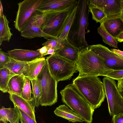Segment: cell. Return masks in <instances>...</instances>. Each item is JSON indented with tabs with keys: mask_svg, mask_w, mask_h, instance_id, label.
<instances>
[{
	"mask_svg": "<svg viewBox=\"0 0 123 123\" xmlns=\"http://www.w3.org/2000/svg\"><path fill=\"white\" fill-rule=\"evenodd\" d=\"M73 84L80 93L95 110L99 108L106 97L103 82L97 76H78Z\"/></svg>",
	"mask_w": 123,
	"mask_h": 123,
	"instance_id": "1",
	"label": "cell"
},
{
	"mask_svg": "<svg viewBox=\"0 0 123 123\" xmlns=\"http://www.w3.org/2000/svg\"><path fill=\"white\" fill-rule=\"evenodd\" d=\"M88 0H78L75 15L69 30L67 39L80 50L88 47L85 38L88 25Z\"/></svg>",
	"mask_w": 123,
	"mask_h": 123,
	"instance_id": "2",
	"label": "cell"
},
{
	"mask_svg": "<svg viewBox=\"0 0 123 123\" xmlns=\"http://www.w3.org/2000/svg\"><path fill=\"white\" fill-rule=\"evenodd\" d=\"M104 59L89 46L80 51L78 59L76 63L78 76L92 75L104 76L113 71L105 66Z\"/></svg>",
	"mask_w": 123,
	"mask_h": 123,
	"instance_id": "3",
	"label": "cell"
},
{
	"mask_svg": "<svg viewBox=\"0 0 123 123\" xmlns=\"http://www.w3.org/2000/svg\"><path fill=\"white\" fill-rule=\"evenodd\" d=\"M60 93L62 102L79 115L84 122L91 123L94 109L81 95L72 83L67 85Z\"/></svg>",
	"mask_w": 123,
	"mask_h": 123,
	"instance_id": "4",
	"label": "cell"
},
{
	"mask_svg": "<svg viewBox=\"0 0 123 123\" xmlns=\"http://www.w3.org/2000/svg\"><path fill=\"white\" fill-rule=\"evenodd\" d=\"M76 2L64 9L43 12L44 19L41 29L50 38L59 37L69 15L77 4Z\"/></svg>",
	"mask_w": 123,
	"mask_h": 123,
	"instance_id": "5",
	"label": "cell"
},
{
	"mask_svg": "<svg viewBox=\"0 0 123 123\" xmlns=\"http://www.w3.org/2000/svg\"><path fill=\"white\" fill-rule=\"evenodd\" d=\"M37 79L41 92L40 105L50 106L57 102L58 82L51 74L46 60Z\"/></svg>",
	"mask_w": 123,
	"mask_h": 123,
	"instance_id": "6",
	"label": "cell"
},
{
	"mask_svg": "<svg viewBox=\"0 0 123 123\" xmlns=\"http://www.w3.org/2000/svg\"><path fill=\"white\" fill-rule=\"evenodd\" d=\"M46 60L50 73L58 82L70 79L77 72L76 63L55 53Z\"/></svg>",
	"mask_w": 123,
	"mask_h": 123,
	"instance_id": "7",
	"label": "cell"
},
{
	"mask_svg": "<svg viewBox=\"0 0 123 123\" xmlns=\"http://www.w3.org/2000/svg\"><path fill=\"white\" fill-rule=\"evenodd\" d=\"M103 81L110 116L123 112V97L115 81L106 77Z\"/></svg>",
	"mask_w": 123,
	"mask_h": 123,
	"instance_id": "8",
	"label": "cell"
},
{
	"mask_svg": "<svg viewBox=\"0 0 123 123\" xmlns=\"http://www.w3.org/2000/svg\"><path fill=\"white\" fill-rule=\"evenodd\" d=\"M44 16L43 12L37 10L35 11L21 30V35L29 39L36 37H43L47 40L50 38L41 29Z\"/></svg>",
	"mask_w": 123,
	"mask_h": 123,
	"instance_id": "9",
	"label": "cell"
},
{
	"mask_svg": "<svg viewBox=\"0 0 123 123\" xmlns=\"http://www.w3.org/2000/svg\"><path fill=\"white\" fill-rule=\"evenodd\" d=\"M42 0H25L18 3V7L14 21L15 28L21 32L28 19L37 11Z\"/></svg>",
	"mask_w": 123,
	"mask_h": 123,
	"instance_id": "10",
	"label": "cell"
},
{
	"mask_svg": "<svg viewBox=\"0 0 123 123\" xmlns=\"http://www.w3.org/2000/svg\"><path fill=\"white\" fill-rule=\"evenodd\" d=\"M89 48L104 59L108 68L113 71L123 69V57L112 52L101 44L92 45Z\"/></svg>",
	"mask_w": 123,
	"mask_h": 123,
	"instance_id": "11",
	"label": "cell"
},
{
	"mask_svg": "<svg viewBox=\"0 0 123 123\" xmlns=\"http://www.w3.org/2000/svg\"><path fill=\"white\" fill-rule=\"evenodd\" d=\"M77 0H42L37 11L42 12L57 11L67 8L75 3Z\"/></svg>",
	"mask_w": 123,
	"mask_h": 123,
	"instance_id": "12",
	"label": "cell"
},
{
	"mask_svg": "<svg viewBox=\"0 0 123 123\" xmlns=\"http://www.w3.org/2000/svg\"><path fill=\"white\" fill-rule=\"evenodd\" d=\"M100 24V26L115 38L123 31V21L119 15L107 17Z\"/></svg>",
	"mask_w": 123,
	"mask_h": 123,
	"instance_id": "13",
	"label": "cell"
},
{
	"mask_svg": "<svg viewBox=\"0 0 123 123\" xmlns=\"http://www.w3.org/2000/svg\"><path fill=\"white\" fill-rule=\"evenodd\" d=\"M10 57L17 61L28 62H32L42 57L37 50L14 49L7 51Z\"/></svg>",
	"mask_w": 123,
	"mask_h": 123,
	"instance_id": "14",
	"label": "cell"
},
{
	"mask_svg": "<svg viewBox=\"0 0 123 123\" xmlns=\"http://www.w3.org/2000/svg\"><path fill=\"white\" fill-rule=\"evenodd\" d=\"M80 52L78 48L66 39L62 47L55 51L54 53L76 63L78 59Z\"/></svg>",
	"mask_w": 123,
	"mask_h": 123,
	"instance_id": "15",
	"label": "cell"
},
{
	"mask_svg": "<svg viewBox=\"0 0 123 123\" xmlns=\"http://www.w3.org/2000/svg\"><path fill=\"white\" fill-rule=\"evenodd\" d=\"M9 98L14 106L18 107L36 121L35 107L31 101L25 99L20 96L14 94H10Z\"/></svg>",
	"mask_w": 123,
	"mask_h": 123,
	"instance_id": "16",
	"label": "cell"
},
{
	"mask_svg": "<svg viewBox=\"0 0 123 123\" xmlns=\"http://www.w3.org/2000/svg\"><path fill=\"white\" fill-rule=\"evenodd\" d=\"M38 59L32 62H25L17 61L10 57V62L5 65L4 67L7 68L15 74L23 75L26 77L31 68Z\"/></svg>",
	"mask_w": 123,
	"mask_h": 123,
	"instance_id": "17",
	"label": "cell"
},
{
	"mask_svg": "<svg viewBox=\"0 0 123 123\" xmlns=\"http://www.w3.org/2000/svg\"><path fill=\"white\" fill-rule=\"evenodd\" d=\"M25 81V77L23 75L17 74L12 77L8 84L6 92L14 94L21 96Z\"/></svg>",
	"mask_w": 123,
	"mask_h": 123,
	"instance_id": "18",
	"label": "cell"
},
{
	"mask_svg": "<svg viewBox=\"0 0 123 123\" xmlns=\"http://www.w3.org/2000/svg\"><path fill=\"white\" fill-rule=\"evenodd\" d=\"M54 112L56 116L67 119L69 122L73 123L84 122L81 117L64 104L57 107Z\"/></svg>",
	"mask_w": 123,
	"mask_h": 123,
	"instance_id": "19",
	"label": "cell"
},
{
	"mask_svg": "<svg viewBox=\"0 0 123 123\" xmlns=\"http://www.w3.org/2000/svg\"><path fill=\"white\" fill-rule=\"evenodd\" d=\"M21 116L19 109L16 106L8 108L2 106L0 109V119H6L10 123H19Z\"/></svg>",
	"mask_w": 123,
	"mask_h": 123,
	"instance_id": "20",
	"label": "cell"
},
{
	"mask_svg": "<svg viewBox=\"0 0 123 123\" xmlns=\"http://www.w3.org/2000/svg\"><path fill=\"white\" fill-rule=\"evenodd\" d=\"M123 8V0H106L103 11L107 17L119 15Z\"/></svg>",
	"mask_w": 123,
	"mask_h": 123,
	"instance_id": "21",
	"label": "cell"
},
{
	"mask_svg": "<svg viewBox=\"0 0 123 123\" xmlns=\"http://www.w3.org/2000/svg\"><path fill=\"white\" fill-rule=\"evenodd\" d=\"M9 22L4 14L0 15V46L3 41L9 42L13 35L9 26Z\"/></svg>",
	"mask_w": 123,
	"mask_h": 123,
	"instance_id": "22",
	"label": "cell"
},
{
	"mask_svg": "<svg viewBox=\"0 0 123 123\" xmlns=\"http://www.w3.org/2000/svg\"><path fill=\"white\" fill-rule=\"evenodd\" d=\"M16 75L7 68L0 69V90L3 93L6 92L7 86L10 80Z\"/></svg>",
	"mask_w": 123,
	"mask_h": 123,
	"instance_id": "23",
	"label": "cell"
},
{
	"mask_svg": "<svg viewBox=\"0 0 123 123\" xmlns=\"http://www.w3.org/2000/svg\"><path fill=\"white\" fill-rule=\"evenodd\" d=\"M31 83L32 95V100L31 101L35 107H38L40 105L41 92L38 82L37 79L30 80Z\"/></svg>",
	"mask_w": 123,
	"mask_h": 123,
	"instance_id": "24",
	"label": "cell"
},
{
	"mask_svg": "<svg viewBox=\"0 0 123 123\" xmlns=\"http://www.w3.org/2000/svg\"><path fill=\"white\" fill-rule=\"evenodd\" d=\"M46 62L45 57L39 58L31 68L26 77L30 80L37 79Z\"/></svg>",
	"mask_w": 123,
	"mask_h": 123,
	"instance_id": "25",
	"label": "cell"
},
{
	"mask_svg": "<svg viewBox=\"0 0 123 123\" xmlns=\"http://www.w3.org/2000/svg\"><path fill=\"white\" fill-rule=\"evenodd\" d=\"M98 32L102 37L103 41L106 44L115 48H117V40L107 32L100 26L97 29Z\"/></svg>",
	"mask_w": 123,
	"mask_h": 123,
	"instance_id": "26",
	"label": "cell"
},
{
	"mask_svg": "<svg viewBox=\"0 0 123 123\" xmlns=\"http://www.w3.org/2000/svg\"><path fill=\"white\" fill-rule=\"evenodd\" d=\"M77 8V5L69 15L65 24L63 30L59 37L62 39H67L68 32L75 15Z\"/></svg>",
	"mask_w": 123,
	"mask_h": 123,
	"instance_id": "27",
	"label": "cell"
},
{
	"mask_svg": "<svg viewBox=\"0 0 123 123\" xmlns=\"http://www.w3.org/2000/svg\"><path fill=\"white\" fill-rule=\"evenodd\" d=\"M89 11L92 14L93 19L96 23H101L107 18L104 11L97 7L89 6Z\"/></svg>",
	"mask_w": 123,
	"mask_h": 123,
	"instance_id": "28",
	"label": "cell"
},
{
	"mask_svg": "<svg viewBox=\"0 0 123 123\" xmlns=\"http://www.w3.org/2000/svg\"><path fill=\"white\" fill-rule=\"evenodd\" d=\"M64 40L61 39L59 37L51 38L47 40V41L43 43L42 45L43 46H46L48 49L50 48L53 49L55 51L62 47Z\"/></svg>",
	"mask_w": 123,
	"mask_h": 123,
	"instance_id": "29",
	"label": "cell"
},
{
	"mask_svg": "<svg viewBox=\"0 0 123 123\" xmlns=\"http://www.w3.org/2000/svg\"><path fill=\"white\" fill-rule=\"evenodd\" d=\"M30 80L28 78L25 77V81L21 95V97L25 99L31 101L32 98L31 96Z\"/></svg>",
	"mask_w": 123,
	"mask_h": 123,
	"instance_id": "30",
	"label": "cell"
},
{
	"mask_svg": "<svg viewBox=\"0 0 123 123\" xmlns=\"http://www.w3.org/2000/svg\"><path fill=\"white\" fill-rule=\"evenodd\" d=\"M11 62L10 57L8 52L6 53L0 49V69L4 67L5 65Z\"/></svg>",
	"mask_w": 123,
	"mask_h": 123,
	"instance_id": "31",
	"label": "cell"
},
{
	"mask_svg": "<svg viewBox=\"0 0 123 123\" xmlns=\"http://www.w3.org/2000/svg\"><path fill=\"white\" fill-rule=\"evenodd\" d=\"M104 76L118 81L123 79V69L113 71L107 74Z\"/></svg>",
	"mask_w": 123,
	"mask_h": 123,
	"instance_id": "32",
	"label": "cell"
},
{
	"mask_svg": "<svg viewBox=\"0 0 123 123\" xmlns=\"http://www.w3.org/2000/svg\"><path fill=\"white\" fill-rule=\"evenodd\" d=\"M19 110L21 114L20 120L21 123H37L36 121L32 118L25 112L19 109Z\"/></svg>",
	"mask_w": 123,
	"mask_h": 123,
	"instance_id": "33",
	"label": "cell"
},
{
	"mask_svg": "<svg viewBox=\"0 0 123 123\" xmlns=\"http://www.w3.org/2000/svg\"><path fill=\"white\" fill-rule=\"evenodd\" d=\"M106 0H88L89 6H94L101 9L103 11Z\"/></svg>",
	"mask_w": 123,
	"mask_h": 123,
	"instance_id": "34",
	"label": "cell"
},
{
	"mask_svg": "<svg viewBox=\"0 0 123 123\" xmlns=\"http://www.w3.org/2000/svg\"><path fill=\"white\" fill-rule=\"evenodd\" d=\"M112 121V123H123V112L113 116Z\"/></svg>",
	"mask_w": 123,
	"mask_h": 123,
	"instance_id": "35",
	"label": "cell"
},
{
	"mask_svg": "<svg viewBox=\"0 0 123 123\" xmlns=\"http://www.w3.org/2000/svg\"><path fill=\"white\" fill-rule=\"evenodd\" d=\"M48 50L46 46H44L37 50L41 54L42 57H43L44 54Z\"/></svg>",
	"mask_w": 123,
	"mask_h": 123,
	"instance_id": "36",
	"label": "cell"
},
{
	"mask_svg": "<svg viewBox=\"0 0 123 123\" xmlns=\"http://www.w3.org/2000/svg\"><path fill=\"white\" fill-rule=\"evenodd\" d=\"M117 87L120 92H123V79L118 81Z\"/></svg>",
	"mask_w": 123,
	"mask_h": 123,
	"instance_id": "37",
	"label": "cell"
},
{
	"mask_svg": "<svg viewBox=\"0 0 123 123\" xmlns=\"http://www.w3.org/2000/svg\"><path fill=\"white\" fill-rule=\"evenodd\" d=\"M111 50L114 53L123 57V51L120 50L119 49H112Z\"/></svg>",
	"mask_w": 123,
	"mask_h": 123,
	"instance_id": "38",
	"label": "cell"
},
{
	"mask_svg": "<svg viewBox=\"0 0 123 123\" xmlns=\"http://www.w3.org/2000/svg\"><path fill=\"white\" fill-rule=\"evenodd\" d=\"M115 38L119 42H123V31L121 33Z\"/></svg>",
	"mask_w": 123,
	"mask_h": 123,
	"instance_id": "39",
	"label": "cell"
},
{
	"mask_svg": "<svg viewBox=\"0 0 123 123\" xmlns=\"http://www.w3.org/2000/svg\"><path fill=\"white\" fill-rule=\"evenodd\" d=\"M55 52L54 49L52 48L48 49L44 55V56L49 54L52 55Z\"/></svg>",
	"mask_w": 123,
	"mask_h": 123,
	"instance_id": "40",
	"label": "cell"
},
{
	"mask_svg": "<svg viewBox=\"0 0 123 123\" xmlns=\"http://www.w3.org/2000/svg\"><path fill=\"white\" fill-rule=\"evenodd\" d=\"M8 121L6 119H0V123H7Z\"/></svg>",
	"mask_w": 123,
	"mask_h": 123,
	"instance_id": "41",
	"label": "cell"
},
{
	"mask_svg": "<svg viewBox=\"0 0 123 123\" xmlns=\"http://www.w3.org/2000/svg\"><path fill=\"white\" fill-rule=\"evenodd\" d=\"M0 15H3V9H2V5L1 4V0H0Z\"/></svg>",
	"mask_w": 123,
	"mask_h": 123,
	"instance_id": "42",
	"label": "cell"
},
{
	"mask_svg": "<svg viewBox=\"0 0 123 123\" xmlns=\"http://www.w3.org/2000/svg\"><path fill=\"white\" fill-rule=\"evenodd\" d=\"M119 15L123 21V8L122 10L121 13Z\"/></svg>",
	"mask_w": 123,
	"mask_h": 123,
	"instance_id": "43",
	"label": "cell"
},
{
	"mask_svg": "<svg viewBox=\"0 0 123 123\" xmlns=\"http://www.w3.org/2000/svg\"></svg>",
	"mask_w": 123,
	"mask_h": 123,
	"instance_id": "44",
	"label": "cell"
}]
</instances>
